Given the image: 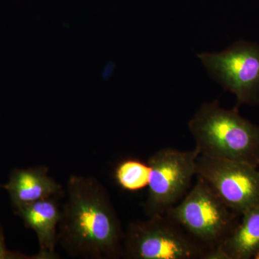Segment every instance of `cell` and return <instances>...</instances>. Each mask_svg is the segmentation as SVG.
Segmentation results:
<instances>
[{
  "label": "cell",
  "mask_w": 259,
  "mask_h": 259,
  "mask_svg": "<svg viewBox=\"0 0 259 259\" xmlns=\"http://www.w3.org/2000/svg\"><path fill=\"white\" fill-rule=\"evenodd\" d=\"M124 234L106 188L93 177H70L58 226L65 252L74 258H122Z\"/></svg>",
  "instance_id": "1"
},
{
  "label": "cell",
  "mask_w": 259,
  "mask_h": 259,
  "mask_svg": "<svg viewBox=\"0 0 259 259\" xmlns=\"http://www.w3.org/2000/svg\"><path fill=\"white\" fill-rule=\"evenodd\" d=\"M199 156L259 166V126L216 101L202 105L188 123Z\"/></svg>",
  "instance_id": "2"
},
{
  "label": "cell",
  "mask_w": 259,
  "mask_h": 259,
  "mask_svg": "<svg viewBox=\"0 0 259 259\" xmlns=\"http://www.w3.org/2000/svg\"><path fill=\"white\" fill-rule=\"evenodd\" d=\"M164 214L206 250L219 246L233 233L240 215L232 211L202 179Z\"/></svg>",
  "instance_id": "3"
},
{
  "label": "cell",
  "mask_w": 259,
  "mask_h": 259,
  "mask_svg": "<svg viewBox=\"0 0 259 259\" xmlns=\"http://www.w3.org/2000/svg\"><path fill=\"white\" fill-rule=\"evenodd\" d=\"M122 248L126 259H204L207 251L166 215L130 223Z\"/></svg>",
  "instance_id": "4"
},
{
  "label": "cell",
  "mask_w": 259,
  "mask_h": 259,
  "mask_svg": "<svg viewBox=\"0 0 259 259\" xmlns=\"http://www.w3.org/2000/svg\"><path fill=\"white\" fill-rule=\"evenodd\" d=\"M195 149L181 151L164 148L148 159L151 168L148 197L144 204L147 217L164 215L185 197L196 176Z\"/></svg>",
  "instance_id": "5"
},
{
  "label": "cell",
  "mask_w": 259,
  "mask_h": 259,
  "mask_svg": "<svg viewBox=\"0 0 259 259\" xmlns=\"http://www.w3.org/2000/svg\"><path fill=\"white\" fill-rule=\"evenodd\" d=\"M198 58L209 76L234 94L236 107L259 105V45L239 40L219 53H202Z\"/></svg>",
  "instance_id": "6"
},
{
  "label": "cell",
  "mask_w": 259,
  "mask_h": 259,
  "mask_svg": "<svg viewBox=\"0 0 259 259\" xmlns=\"http://www.w3.org/2000/svg\"><path fill=\"white\" fill-rule=\"evenodd\" d=\"M196 177L208 184L238 215L259 204L258 167L243 162L198 156Z\"/></svg>",
  "instance_id": "7"
},
{
  "label": "cell",
  "mask_w": 259,
  "mask_h": 259,
  "mask_svg": "<svg viewBox=\"0 0 259 259\" xmlns=\"http://www.w3.org/2000/svg\"><path fill=\"white\" fill-rule=\"evenodd\" d=\"M25 226L36 233L39 250L35 259H56L58 226L61 208L56 198H49L25 204L15 209Z\"/></svg>",
  "instance_id": "8"
},
{
  "label": "cell",
  "mask_w": 259,
  "mask_h": 259,
  "mask_svg": "<svg viewBox=\"0 0 259 259\" xmlns=\"http://www.w3.org/2000/svg\"><path fill=\"white\" fill-rule=\"evenodd\" d=\"M3 188L14 209L37 201L60 197L62 187L49 175L46 166L14 168Z\"/></svg>",
  "instance_id": "9"
},
{
  "label": "cell",
  "mask_w": 259,
  "mask_h": 259,
  "mask_svg": "<svg viewBox=\"0 0 259 259\" xmlns=\"http://www.w3.org/2000/svg\"><path fill=\"white\" fill-rule=\"evenodd\" d=\"M241 221L220 245L228 259H250L259 249V204L241 214Z\"/></svg>",
  "instance_id": "10"
},
{
  "label": "cell",
  "mask_w": 259,
  "mask_h": 259,
  "mask_svg": "<svg viewBox=\"0 0 259 259\" xmlns=\"http://www.w3.org/2000/svg\"><path fill=\"white\" fill-rule=\"evenodd\" d=\"M151 168L148 163L136 158H127L118 163L115 170V179L123 190L136 192L148 187Z\"/></svg>",
  "instance_id": "11"
},
{
  "label": "cell",
  "mask_w": 259,
  "mask_h": 259,
  "mask_svg": "<svg viewBox=\"0 0 259 259\" xmlns=\"http://www.w3.org/2000/svg\"><path fill=\"white\" fill-rule=\"evenodd\" d=\"M0 259H35V255L30 256L19 253L12 251L8 249L5 243V238L3 226L0 224Z\"/></svg>",
  "instance_id": "12"
},
{
  "label": "cell",
  "mask_w": 259,
  "mask_h": 259,
  "mask_svg": "<svg viewBox=\"0 0 259 259\" xmlns=\"http://www.w3.org/2000/svg\"><path fill=\"white\" fill-rule=\"evenodd\" d=\"M252 258L259 259V249L255 252L254 255H253V258Z\"/></svg>",
  "instance_id": "13"
},
{
  "label": "cell",
  "mask_w": 259,
  "mask_h": 259,
  "mask_svg": "<svg viewBox=\"0 0 259 259\" xmlns=\"http://www.w3.org/2000/svg\"><path fill=\"white\" fill-rule=\"evenodd\" d=\"M1 187H3V186H2L1 185H0V188H1Z\"/></svg>",
  "instance_id": "14"
}]
</instances>
